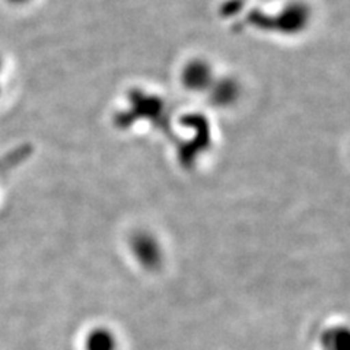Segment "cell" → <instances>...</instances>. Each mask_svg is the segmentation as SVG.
<instances>
[{
  "instance_id": "3957f363",
  "label": "cell",
  "mask_w": 350,
  "mask_h": 350,
  "mask_svg": "<svg viewBox=\"0 0 350 350\" xmlns=\"http://www.w3.org/2000/svg\"><path fill=\"white\" fill-rule=\"evenodd\" d=\"M88 350H114L113 337L105 332H95L88 340Z\"/></svg>"
},
{
  "instance_id": "277c9868",
  "label": "cell",
  "mask_w": 350,
  "mask_h": 350,
  "mask_svg": "<svg viewBox=\"0 0 350 350\" xmlns=\"http://www.w3.org/2000/svg\"><path fill=\"white\" fill-rule=\"evenodd\" d=\"M10 2H14V3H24V2H27V0H10Z\"/></svg>"
},
{
  "instance_id": "6da1fadb",
  "label": "cell",
  "mask_w": 350,
  "mask_h": 350,
  "mask_svg": "<svg viewBox=\"0 0 350 350\" xmlns=\"http://www.w3.org/2000/svg\"><path fill=\"white\" fill-rule=\"evenodd\" d=\"M181 79L184 86L190 91L209 90L213 83V75L211 66L203 60H194L185 66Z\"/></svg>"
},
{
  "instance_id": "7a4b0ae2",
  "label": "cell",
  "mask_w": 350,
  "mask_h": 350,
  "mask_svg": "<svg viewBox=\"0 0 350 350\" xmlns=\"http://www.w3.org/2000/svg\"><path fill=\"white\" fill-rule=\"evenodd\" d=\"M212 96L213 101L217 105H229L232 104L237 96H238V88L237 83L232 81H221V82H213L212 86Z\"/></svg>"
}]
</instances>
